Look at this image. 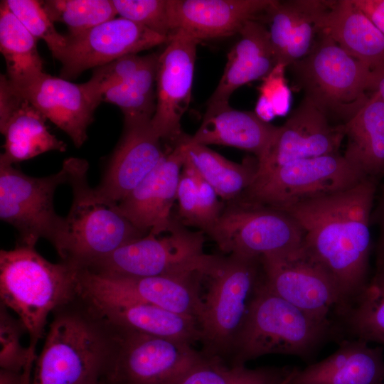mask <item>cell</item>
<instances>
[{"label": "cell", "instance_id": "cell-18", "mask_svg": "<svg viewBox=\"0 0 384 384\" xmlns=\"http://www.w3.org/2000/svg\"><path fill=\"white\" fill-rule=\"evenodd\" d=\"M185 160L181 141L174 148L166 149L152 171L117 203L120 212L142 233L159 235L169 230Z\"/></svg>", "mask_w": 384, "mask_h": 384}, {"label": "cell", "instance_id": "cell-13", "mask_svg": "<svg viewBox=\"0 0 384 384\" xmlns=\"http://www.w3.org/2000/svg\"><path fill=\"white\" fill-rule=\"evenodd\" d=\"M262 279L274 293L321 321H334L341 306L338 289L329 274L301 250L260 257Z\"/></svg>", "mask_w": 384, "mask_h": 384}, {"label": "cell", "instance_id": "cell-4", "mask_svg": "<svg viewBox=\"0 0 384 384\" xmlns=\"http://www.w3.org/2000/svg\"><path fill=\"white\" fill-rule=\"evenodd\" d=\"M337 335L334 321L314 318L282 299L266 286L262 274L228 363L245 365L268 354L309 361L326 341Z\"/></svg>", "mask_w": 384, "mask_h": 384}, {"label": "cell", "instance_id": "cell-10", "mask_svg": "<svg viewBox=\"0 0 384 384\" xmlns=\"http://www.w3.org/2000/svg\"><path fill=\"white\" fill-rule=\"evenodd\" d=\"M366 177L339 153L294 161L257 174L236 199L282 209L294 203L351 187Z\"/></svg>", "mask_w": 384, "mask_h": 384}, {"label": "cell", "instance_id": "cell-33", "mask_svg": "<svg viewBox=\"0 0 384 384\" xmlns=\"http://www.w3.org/2000/svg\"><path fill=\"white\" fill-rule=\"evenodd\" d=\"M159 55H146L143 65L128 79L106 92L102 102L119 107L124 122L151 121L156 110Z\"/></svg>", "mask_w": 384, "mask_h": 384}, {"label": "cell", "instance_id": "cell-34", "mask_svg": "<svg viewBox=\"0 0 384 384\" xmlns=\"http://www.w3.org/2000/svg\"><path fill=\"white\" fill-rule=\"evenodd\" d=\"M294 368H249L245 365L231 366L220 358L205 356L173 384H282Z\"/></svg>", "mask_w": 384, "mask_h": 384}, {"label": "cell", "instance_id": "cell-22", "mask_svg": "<svg viewBox=\"0 0 384 384\" xmlns=\"http://www.w3.org/2000/svg\"><path fill=\"white\" fill-rule=\"evenodd\" d=\"M80 295L99 317L113 326L192 346L200 342L197 320L191 316L138 301L80 292Z\"/></svg>", "mask_w": 384, "mask_h": 384}, {"label": "cell", "instance_id": "cell-39", "mask_svg": "<svg viewBox=\"0 0 384 384\" xmlns=\"http://www.w3.org/2000/svg\"><path fill=\"white\" fill-rule=\"evenodd\" d=\"M146 55L129 54L95 68L90 79L83 85L98 106L102 95L129 78L144 63Z\"/></svg>", "mask_w": 384, "mask_h": 384}, {"label": "cell", "instance_id": "cell-19", "mask_svg": "<svg viewBox=\"0 0 384 384\" xmlns=\"http://www.w3.org/2000/svg\"><path fill=\"white\" fill-rule=\"evenodd\" d=\"M151 121L124 122L122 138L99 185L94 188L100 198L118 203L152 171L164 155L162 140Z\"/></svg>", "mask_w": 384, "mask_h": 384}, {"label": "cell", "instance_id": "cell-35", "mask_svg": "<svg viewBox=\"0 0 384 384\" xmlns=\"http://www.w3.org/2000/svg\"><path fill=\"white\" fill-rule=\"evenodd\" d=\"M41 3L50 19L66 24L70 34L90 29L117 15L112 0H46Z\"/></svg>", "mask_w": 384, "mask_h": 384}, {"label": "cell", "instance_id": "cell-17", "mask_svg": "<svg viewBox=\"0 0 384 384\" xmlns=\"http://www.w3.org/2000/svg\"><path fill=\"white\" fill-rule=\"evenodd\" d=\"M198 43L191 38L175 36L159 55L156 105L151 123L162 141L178 144L185 137L181 119L191 100Z\"/></svg>", "mask_w": 384, "mask_h": 384}, {"label": "cell", "instance_id": "cell-43", "mask_svg": "<svg viewBox=\"0 0 384 384\" xmlns=\"http://www.w3.org/2000/svg\"><path fill=\"white\" fill-rule=\"evenodd\" d=\"M384 34V0H352Z\"/></svg>", "mask_w": 384, "mask_h": 384}, {"label": "cell", "instance_id": "cell-21", "mask_svg": "<svg viewBox=\"0 0 384 384\" xmlns=\"http://www.w3.org/2000/svg\"><path fill=\"white\" fill-rule=\"evenodd\" d=\"M12 85L46 119L65 132L76 147L83 145L97 107L83 83H73L44 72L23 85Z\"/></svg>", "mask_w": 384, "mask_h": 384}, {"label": "cell", "instance_id": "cell-8", "mask_svg": "<svg viewBox=\"0 0 384 384\" xmlns=\"http://www.w3.org/2000/svg\"><path fill=\"white\" fill-rule=\"evenodd\" d=\"M290 66L304 97L343 124L371 93L373 73L324 33H319L308 55Z\"/></svg>", "mask_w": 384, "mask_h": 384}, {"label": "cell", "instance_id": "cell-15", "mask_svg": "<svg viewBox=\"0 0 384 384\" xmlns=\"http://www.w3.org/2000/svg\"><path fill=\"white\" fill-rule=\"evenodd\" d=\"M201 274L144 277H108L79 270L80 292L145 302L197 320L203 282Z\"/></svg>", "mask_w": 384, "mask_h": 384}, {"label": "cell", "instance_id": "cell-11", "mask_svg": "<svg viewBox=\"0 0 384 384\" xmlns=\"http://www.w3.org/2000/svg\"><path fill=\"white\" fill-rule=\"evenodd\" d=\"M220 250L260 258L289 254L304 247V233L287 212L238 201L228 202L206 233Z\"/></svg>", "mask_w": 384, "mask_h": 384}, {"label": "cell", "instance_id": "cell-2", "mask_svg": "<svg viewBox=\"0 0 384 384\" xmlns=\"http://www.w3.org/2000/svg\"><path fill=\"white\" fill-rule=\"evenodd\" d=\"M30 384H100L114 343L112 327L78 296L51 314Z\"/></svg>", "mask_w": 384, "mask_h": 384}, {"label": "cell", "instance_id": "cell-48", "mask_svg": "<svg viewBox=\"0 0 384 384\" xmlns=\"http://www.w3.org/2000/svg\"><path fill=\"white\" fill-rule=\"evenodd\" d=\"M100 384H107V383L104 381H102Z\"/></svg>", "mask_w": 384, "mask_h": 384}, {"label": "cell", "instance_id": "cell-40", "mask_svg": "<svg viewBox=\"0 0 384 384\" xmlns=\"http://www.w3.org/2000/svg\"><path fill=\"white\" fill-rule=\"evenodd\" d=\"M286 68L277 64L262 79L259 87L255 112L265 122H270L276 116H283L289 110L291 94L284 75Z\"/></svg>", "mask_w": 384, "mask_h": 384}, {"label": "cell", "instance_id": "cell-1", "mask_svg": "<svg viewBox=\"0 0 384 384\" xmlns=\"http://www.w3.org/2000/svg\"><path fill=\"white\" fill-rule=\"evenodd\" d=\"M379 181L366 178L347 188L285 207L304 233V249L332 278L341 297L340 316L370 277L371 215Z\"/></svg>", "mask_w": 384, "mask_h": 384}, {"label": "cell", "instance_id": "cell-5", "mask_svg": "<svg viewBox=\"0 0 384 384\" xmlns=\"http://www.w3.org/2000/svg\"><path fill=\"white\" fill-rule=\"evenodd\" d=\"M63 164L68 171L73 201L65 217V241L58 254L61 261L81 270L146 235L120 212L117 203L97 196L87 180V161L70 157Z\"/></svg>", "mask_w": 384, "mask_h": 384}, {"label": "cell", "instance_id": "cell-29", "mask_svg": "<svg viewBox=\"0 0 384 384\" xmlns=\"http://www.w3.org/2000/svg\"><path fill=\"white\" fill-rule=\"evenodd\" d=\"M46 119L23 97L18 108L0 127L5 137L4 151L0 158L13 164L50 151H65L66 144L49 132Z\"/></svg>", "mask_w": 384, "mask_h": 384}, {"label": "cell", "instance_id": "cell-24", "mask_svg": "<svg viewBox=\"0 0 384 384\" xmlns=\"http://www.w3.org/2000/svg\"><path fill=\"white\" fill-rule=\"evenodd\" d=\"M290 384H384V347L342 338L330 356L299 369Z\"/></svg>", "mask_w": 384, "mask_h": 384}, {"label": "cell", "instance_id": "cell-12", "mask_svg": "<svg viewBox=\"0 0 384 384\" xmlns=\"http://www.w3.org/2000/svg\"><path fill=\"white\" fill-rule=\"evenodd\" d=\"M110 326L114 343L107 384H173L205 356L186 343Z\"/></svg>", "mask_w": 384, "mask_h": 384}, {"label": "cell", "instance_id": "cell-27", "mask_svg": "<svg viewBox=\"0 0 384 384\" xmlns=\"http://www.w3.org/2000/svg\"><path fill=\"white\" fill-rule=\"evenodd\" d=\"M238 34L208 105L228 102L235 90L253 80H262L277 65L267 28L257 18L247 21Z\"/></svg>", "mask_w": 384, "mask_h": 384}, {"label": "cell", "instance_id": "cell-41", "mask_svg": "<svg viewBox=\"0 0 384 384\" xmlns=\"http://www.w3.org/2000/svg\"><path fill=\"white\" fill-rule=\"evenodd\" d=\"M178 220L186 226L196 228L200 194L190 166L185 160L177 188Z\"/></svg>", "mask_w": 384, "mask_h": 384}, {"label": "cell", "instance_id": "cell-9", "mask_svg": "<svg viewBox=\"0 0 384 384\" xmlns=\"http://www.w3.org/2000/svg\"><path fill=\"white\" fill-rule=\"evenodd\" d=\"M68 179L63 164L54 174L33 177L0 158V218L16 230V245L35 247L44 238L59 254L67 225L55 210L54 194Z\"/></svg>", "mask_w": 384, "mask_h": 384}, {"label": "cell", "instance_id": "cell-3", "mask_svg": "<svg viewBox=\"0 0 384 384\" xmlns=\"http://www.w3.org/2000/svg\"><path fill=\"white\" fill-rule=\"evenodd\" d=\"M78 274L79 269L67 262L47 260L34 247L1 250L0 303L23 324L34 361L48 316L78 296Z\"/></svg>", "mask_w": 384, "mask_h": 384}, {"label": "cell", "instance_id": "cell-25", "mask_svg": "<svg viewBox=\"0 0 384 384\" xmlns=\"http://www.w3.org/2000/svg\"><path fill=\"white\" fill-rule=\"evenodd\" d=\"M278 127L262 119L254 112L231 107L229 102L207 105L202 123L189 144L222 145L250 152L259 159L277 131Z\"/></svg>", "mask_w": 384, "mask_h": 384}, {"label": "cell", "instance_id": "cell-14", "mask_svg": "<svg viewBox=\"0 0 384 384\" xmlns=\"http://www.w3.org/2000/svg\"><path fill=\"white\" fill-rule=\"evenodd\" d=\"M66 45L57 59L60 78L74 79L87 69L167 43L169 41L144 26L119 17L81 33L66 36Z\"/></svg>", "mask_w": 384, "mask_h": 384}, {"label": "cell", "instance_id": "cell-37", "mask_svg": "<svg viewBox=\"0 0 384 384\" xmlns=\"http://www.w3.org/2000/svg\"><path fill=\"white\" fill-rule=\"evenodd\" d=\"M10 11L36 39L43 40L53 56L58 59L67 41L66 36L55 28L41 1L5 0Z\"/></svg>", "mask_w": 384, "mask_h": 384}, {"label": "cell", "instance_id": "cell-7", "mask_svg": "<svg viewBox=\"0 0 384 384\" xmlns=\"http://www.w3.org/2000/svg\"><path fill=\"white\" fill-rule=\"evenodd\" d=\"M161 235L149 233L82 270L108 277L206 276L220 260L204 251L203 232L189 230L174 217L169 230Z\"/></svg>", "mask_w": 384, "mask_h": 384}, {"label": "cell", "instance_id": "cell-46", "mask_svg": "<svg viewBox=\"0 0 384 384\" xmlns=\"http://www.w3.org/2000/svg\"><path fill=\"white\" fill-rule=\"evenodd\" d=\"M289 378H288L282 384H289Z\"/></svg>", "mask_w": 384, "mask_h": 384}, {"label": "cell", "instance_id": "cell-38", "mask_svg": "<svg viewBox=\"0 0 384 384\" xmlns=\"http://www.w3.org/2000/svg\"><path fill=\"white\" fill-rule=\"evenodd\" d=\"M120 17L128 19L170 41L169 0H112Z\"/></svg>", "mask_w": 384, "mask_h": 384}, {"label": "cell", "instance_id": "cell-26", "mask_svg": "<svg viewBox=\"0 0 384 384\" xmlns=\"http://www.w3.org/2000/svg\"><path fill=\"white\" fill-rule=\"evenodd\" d=\"M320 28L373 74L384 71V34L352 0L329 1Z\"/></svg>", "mask_w": 384, "mask_h": 384}, {"label": "cell", "instance_id": "cell-28", "mask_svg": "<svg viewBox=\"0 0 384 384\" xmlns=\"http://www.w3.org/2000/svg\"><path fill=\"white\" fill-rule=\"evenodd\" d=\"M344 157L366 177L384 178V102L371 92L361 108L343 124Z\"/></svg>", "mask_w": 384, "mask_h": 384}, {"label": "cell", "instance_id": "cell-30", "mask_svg": "<svg viewBox=\"0 0 384 384\" xmlns=\"http://www.w3.org/2000/svg\"><path fill=\"white\" fill-rule=\"evenodd\" d=\"M186 137V136H185ZM182 142L186 158L218 196L228 202L240 198L253 182L258 168L257 159L247 157L241 163L230 161L207 146Z\"/></svg>", "mask_w": 384, "mask_h": 384}, {"label": "cell", "instance_id": "cell-45", "mask_svg": "<svg viewBox=\"0 0 384 384\" xmlns=\"http://www.w3.org/2000/svg\"><path fill=\"white\" fill-rule=\"evenodd\" d=\"M376 92L384 102V71L373 74L370 92Z\"/></svg>", "mask_w": 384, "mask_h": 384}, {"label": "cell", "instance_id": "cell-42", "mask_svg": "<svg viewBox=\"0 0 384 384\" xmlns=\"http://www.w3.org/2000/svg\"><path fill=\"white\" fill-rule=\"evenodd\" d=\"M377 203L371 215V225H375L378 238L375 247V262L384 260V183L380 187Z\"/></svg>", "mask_w": 384, "mask_h": 384}, {"label": "cell", "instance_id": "cell-31", "mask_svg": "<svg viewBox=\"0 0 384 384\" xmlns=\"http://www.w3.org/2000/svg\"><path fill=\"white\" fill-rule=\"evenodd\" d=\"M338 334L380 344L384 341V260L354 302L336 319Z\"/></svg>", "mask_w": 384, "mask_h": 384}, {"label": "cell", "instance_id": "cell-32", "mask_svg": "<svg viewBox=\"0 0 384 384\" xmlns=\"http://www.w3.org/2000/svg\"><path fill=\"white\" fill-rule=\"evenodd\" d=\"M36 41L10 11L5 0L1 1L0 50L6 64V76L12 85H23L44 73Z\"/></svg>", "mask_w": 384, "mask_h": 384}, {"label": "cell", "instance_id": "cell-16", "mask_svg": "<svg viewBox=\"0 0 384 384\" xmlns=\"http://www.w3.org/2000/svg\"><path fill=\"white\" fill-rule=\"evenodd\" d=\"M344 139V125L332 122L303 97L257 159V174L294 161L338 153Z\"/></svg>", "mask_w": 384, "mask_h": 384}, {"label": "cell", "instance_id": "cell-44", "mask_svg": "<svg viewBox=\"0 0 384 384\" xmlns=\"http://www.w3.org/2000/svg\"><path fill=\"white\" fill-rule=\"evenodd\" d=\"M0 384H24L23 373L0 369Z\"/></svg>", "mask_w": 384, "mask_h": 384}, {"label": "cell", "instance_id": "cell-47", "mask_svg": "<svg viewBox=\"0 0 384 384\" xmlns=\"http://www.w3.org/2000/svg\"><path fill=\"white\" fill-rule=\"evenodd\" d=\"M378 345H381L382 346L384 347V341H382L380 344H378Z\"/></svg>", "mask_w": 384, "mask_h": 384}, {"label": "cell", "instance_id": "cell-36", "mask_svg": "<svg viewBox=\"0 0 384 384\" xmlns=\"http://www.w3.org/2000/svg\"><path fill=\"white\" fill-rule=\"evenodd\" d=\"M26 329L17 316L0 303V369L23 373L30 384L34 361L22 342Z\"/></svg>", "mask_w": 384, "mask_h": 384}, {"label": "cell", "instance_id": "cell-6", "mask_svg": "<svg viewBox=\"0 0 384 384\" xmlns=\"http://www.w3.org/2000/svg\"><path fill=\"white\" fill-rule=\"evenodd\" d=\"M261 279L260 258L220 256L202 287L197 317L202 353L228 363Z\"/></svg>", "mask_w": 384, "mask_h": 384}, {"label": "cell", "instance_id": "cell-23", "mask_svg": "<svg viewBox=\"0 0 384 384\" xmlns=\"http://www.w3.org/2000/svg\"><path fill=\"white\" fill-rule=\"evenodd\" d=\"M328 5L323 0H273L263 14L277 64L288 67L308 55Z\"/></svg>", "mask_w": 384, "mask_h": 384}, {"label": "cell", "instance_id": "cell-20", "mask_svg": "<svg viewBox=\"0 0 384 384\" xmlns=\"http://www.w3.org/2000/svg\"><path fill=\"white\" fill-rule=\"evenodd\" d=\"M273 0H169L170 40L175 36L203 40L238 33L258 18Z\"/></svg>", "mask_w": 384, "mask_h": 384}]
</instances>
